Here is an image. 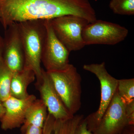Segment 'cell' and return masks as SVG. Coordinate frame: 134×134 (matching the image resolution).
I'll return each mask as SVG.
<instances>
[{
    "instance_id": "17",
    "label": "cell",
    "mask_w": 134,
    "mask_h": 134,
    "mask_svg": "<svg viewBox=\"0 0 134 134\" xmlns=\"http://www.w3.org/2000/svg\"><path fill=\"white\" fill-rule=\"evenodd\" d=\"M109 7L116 14L123 15L134 14V0H111Z\"/></svg>"
},
{
    "instance_id": "14",
    "label": "cell",
    "mask_w": 134,
    "mask_h": 134,
    "mask_svg": "<svg viewBox=\"0 0 134 134\" xmlns=\"http://www.w3.org/2000/svg\"><path fill=\"white\" fill-rule=\"evenodd\" d=\"M83 119V115H75L65 120L55 119L51 134H77V128Z\"/></svg>"
},
{
    "instance_id": "12",
    "label": "cell",
    "mask_w": 134,
    "mask_h": 134,
    "mask_svg": "<svg viewBox=\"0 0 134 134\" xmlns=\"http://www.w3.org/2000/svg\"><path fill=\"white\" fill-rule=\"evenodd\" d=\"M36 77L33 70L29 67L24 66L21 70L14 73L10 86V96L18 99L27 97L29 95L27 88Z\"/></svg>"
},
{
    "instance_id": "21",
    "label": "cell",
    "mask_w": 134,
    "mask_h": 134,
    "mask_svg": "<svg viewBox=\"0 0 134 134\" xmlns=\"http://www.w3.org/2000/svg\"><path fill=\"white\" fill-rule=\"evenodd\" d=\"M120 134H134V126H128Z\"/></svg>"
},
{
    "instance_id": "13",
    "label": "cell",
    "mask_w": 134,
    "mask_h": 134,
    "mask_svg": "<svg viewBox=\"0 0 134 134\" xmlns=\"http://www.w3.org/2000/svg\"><path fill=\"white\" fill-rule=\"evenodd\" d=\"M47 108L41 99H36L29 107L25 115V120L21 127L22 133L30 125L43 128L47 117Z\"/></svg>"
},
{
    "instance_id": "3",
    "label": "cell",
    "mask_w": 134,
    "mask_h": 134,
    "mask_svg": "<svg viewBox=\"0 0 134 134\" xmlns=\"http://www.w3.org/2000/svg\"><path fill=\"white\" fill-rule=\"evenodd\" d=\"M67 110L75 115L81 106L82 78L74 65L61 69L46 71Z\"/></svg>"
},
{
    "instance_id": "4",
    "label": "cell",
    "mask_w": 134,
    "mask_h": 134,
    "mask_svg": "<svg viewBox=\"0 0 134 134\" xmlns=\"http://www.w3.org/2000/svg\"><path fill=\"white\" fill-rule=\"evenodd\" d=\"M83 69L95 75L99 80L100 87V100L97 110L85 118L87 127L91 132L97 126L117 91L118 79L108 73L105 63L85 64Z\"/></svg>"
},
{
    "instance_id": "2",
    "label": "cell",
    "mask_w": 134,
    "mask_h": 134,
    "mask_svg": "<svg viewBox=\"0 0 134 134\" xmlns=\"http://www.w3.org/2000/svg\"><path fill=\"white\" fill-rule=\"evenodd\" d=\"M17 24L24 52V66L32 70L37 81H39L42 77L41 55L46 35L44 20H31Z\"/></svg>"
},
{
    "instance_id": "19",
    "label": "cell",
    "mask_w": 134,
    "mask_h": 134,
    "mask_svg": "<svg viewBox=\"0 0 134 134\" xmlns=\"http://www.w3.org/2000/svg\"><path fill=\"white\" fill-rule=\"evenodd\" d=\"M77 134H92L87 127L85 119H83L79 123L76 129Z\"/></svg>"
},
{
    "instance_id": "8",
    "label": "cell",
    "mask_w": 134,
    "mask_h": 134,
    "mask_svg": "<svg viewBox=\"0 0 134 134\" xmlns=\"http://www.w3.org/2000/svg\"><path fill=\"white\" fill-rule=\"evenodd\" d=\"M46 35L41 62L46 71L61 69L69 64L70 52L59 40L54 32L50 20H44Z\"/></svg>"
},
{
    "instance_id": "15",
    "label": "cell",
    "mask_w": 134,
    "mask_h": 134,
    "mask_svg": "<svg viewBox=\"0 0 134 134\" xmlns=\"http://www.w3.org/2000/svg\"><path fill=\"white\" fill-rule=\"evenodd\" d=\"M14 73L3 61L0 62V100L2 102L10 96V86Z\"/></svg>"
},
{
    "instance_id": "5",
    "label": "cell",
    "mask_w": 134,
    "mask_h": 134,
    "mask_svg": "<svg viewBox=\"0 0 134 134\" xmlns=\"http://www.w3.org/2000/svg\"><path fill=\"white\" fill-rule=\"evenodd\" d=\"M50 21L55 36L70 52L81 50L85 46L82 32L90 23L88 20L77 16L68 15Z\"/></svg>"
},
{
    "instance_id": "7",
    "label": "cell",
    "mask_w": 134,
    "mask_h": 134,
    "mask_svg": "<svg viewBox=\"0 0 134 134\" xmlns=\"http://www.w3.org/2000/svg\"><path fill=\"white\" fill-rule=\"evenodd\" d=\"M131 126L126 110V104L118 91L111 101L92 134H120Z\"/></svg>"
},
{
    "instance_id": "6",
    "label": "cell",
    "mask_w": 134,
    "mask_h": 134,
    "mask_svg": "<svg viewBox=\"0 0 134 134\" xmlns=\"http://www.w3.org/2000/svg\"><path fill=\"white\" fill-rule=\"evenodd\" d=\"M129 31L124 26L111 22L96 20L84 28L82 37L85 46L114 45L125 40Z\"/></svg>"
},
{
    "instance_id": "9",
    "label": "cell",
    "mask_w": 134,
    "mask_h": 134,
    "mask_svg": "<svg viewBox=\"0 0 134 134\" xmlns=\"http://www.w3.org/2000/svg\"><path fill=\"white\" fill-rule=\"evenodd\" d=\"M36 86L41 99L47 108L48 113L55 120H65L74 117L67 110L58 95L46 71L43 69L41 79L37 81Z\"/></svg>"
},
{
    "instance_id": "22",
    "label": "cell",
    "mask_w": 134,
    "mask_h": 134,
    "mask_svg": "<svg viewBox=\"0 0 134 134\" xmlns=\"http://www.w3.org/2000/svg\"><path fill=\"white\" fill-rule=\"evenodd\" d=\"M3 47H4L3 38L0 35V62L2 58Z\"/></svg>"
},
{
    "instance_id": "23",
    "label": "cell",
    "mask_w": 134,
    "mask_h": 134,
    "mask_svg": "<svg viewBox=\"0 0 134 134\" xmlns=\"http://www.w3.org/2000/svg\"><path fill=\"white\" fill-rule=\"evenodd\" d=\"M5 112V109L3 104V102L0 100V120L3 117Z\"/></svg>"
},
{
    "instance_id": "18",
    "label": "cell",
    "mask_w": 134,
    "mask_h": 134,
    "mask_svg": "<svg viewBox=\"0 0 134 134\" xmlns=\"http://www.w3.org/2000/svg\"><path fill=\"white\" fill-rule=\"evenodd\" d=\"M126 110L131 126L134 125V101L126 104Z\"/></svg>"
},
{
    "instance_id": "1",
    "label": "cell",
    "mask_w": 134,
    "mask_h": 134,
    "mask_svg": "<svg viewBox=\"0 0 134 134\" xmlns=\"http://www.w3.org/2000/svg\"><path fill=\"white\" fill-rule=\"evenodd\" d=\"M68 15L81 17L90 23L97 19L89 0H0V22L5 30L14 23Z\"/></svg>"
},
{
    "instance_id": "10",
    "label": "cell",
    "mask_w": 134,
    "mask_h": 134,
    "mask_svg": "<svg viewBox=\"0 0 134 134\" xmlns=\"http://www.w3.org/2000/svg\"><path fill=\"white\" fill-rule=\"evenodd\" d=\"M3 38V59L13 73L20 71L24 66V52L17 23L9 25Z\"/></svg>"
},
{
    "instance_id": "20",
    "label": "cell",
    "mask_w": 134,
    "mask_h": 134,
    "mask_svg": "<svg viewBox=\"0 0 134 134\" xmlns=\"http://www.w3.org/2000/svg\"><path fill=\"white\" fill-rule=\"evenodd\" d=\"M43 128L30 125L28 126L23 134H43Z\"/></svg>"
},
{
    "instance_id": "11",
    "label": "cell",
    "mask_w": 134,
    "mask_h": 134,
    "mask_svg": "<svg viewBox=\"0 0 134 134\" xmlns=\"http://www.w3.org/2000/svg\"><path fill=\"white\" fill-rule=\"evenodd\" d=\"M36 99L34 95H29L23 99L16 98L10 96L3 101L5 112L0 120L2 129L7 130L22 126L28 108Z\"/></svg>"
},
{
    "instance_id": "16",
    "label": "cell",
    "mask_w": 134,
    "mask_h": 134,
    "mask_svg": "<svg viewBox=\"0 0 134 134\" xmlns=\"http://www.w3.org/2000/svg\"><path fill=\"white\" fill-rule=\"evenodd\" d=\"M117 91L126 104L134 101V79H118Z\"/></svg>"
}]
</instances>
